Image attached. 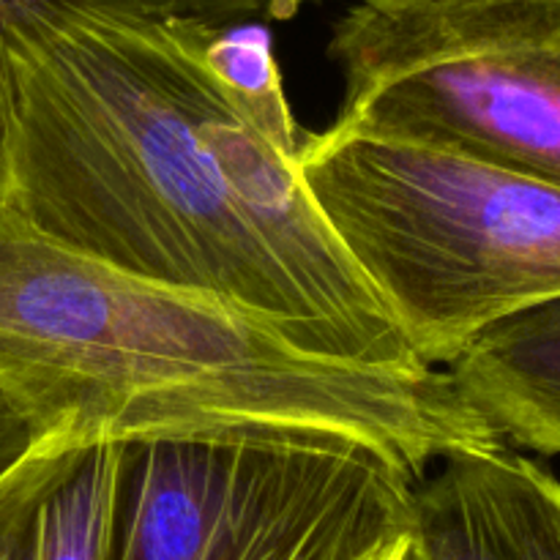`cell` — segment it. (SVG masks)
I'll use <instances>...</instances> for the list:
<instances>
[{"label":"cell","mask_w":560,"mask_h":560,"mask_svg":"<svg viewBox=\"0 0 560 560\" xmlns=\"http://www.w3.org/2000/svg\"><path fill=\"white\" fill-rule=\"evenodd\" d=\"M443 372L498 438L560 457V299L481 331Z\"/></svg>","instance_id":"obj_8"},{"label":"cell","mask_w":560,"mask_h":560,"mask_svg":"<svg viewBox=\"0 0 560 560\" xmlns=\"http://www.w3.org/2000/svg\"><path fill=\"white\" fill-rule=\"evenodd\" d=\"M405 545H408V541H405ZM405 545H402V547H405ZM402 547H399V550H397V552H394V556H388L386 560H399V552H402Z\"/></svg>","instance_id":"obj_12"},{"label":"cell","mask_w":560,"mask_h":560,"mask_svg":"<svg viewBox=\"0 0 560 560\" xmlns=\"http://www.w3.org/2000/svg\"><path fill=\"white\" fill-rule=\"evenodd\" d=\"M120 441L55 432L0 476V560H107Z\"/></svg>","instance_id":"obj_7"},{"label":"cell","mask_w":560,"mask_h":560,"mask_svg":"<svg viewBox=\"0 0 560 560\" xmlns=\"http://www.w3.org/2000/svg\"><path fill=\"white\" fill-rule=\"evenodd\" d=\"M399 560H421L419 552H416L413 541H410V539H408V545L402 547V552H399Z\"/></svg>","instance_id":"obj_11"},{"label":"cell","mask_w":560,"mask_h":560,"mask_svg":"<svg viewBox=\"0 0 560 560\" xmlns=\"http://www.w3.org/2000/svg\"><path fill=\"white\" fill-rule=\"evenodd\" d=\"M334 124L560 186V0H353Z\"/></svg>","instance_id":"obj_5"},{"label":"cell","mask_w":560,"mask_h":560,"mask_svg":"<svg viewBox=\"0 0 560 560\" xmlns=\"http://www.w3.org/2000/svg\"><path fill=\"white\" fill-rule=\"evenodd\" d=\"M416 476L326 432L120 441L107 560H386L410 539Z\"/></svg>","instance_id":"obj_4"},{"label":"cell","mask_w":560,"mask_h":560,"mask_svg":"<svg viewBox=\"0 0 560 560\" xmlns=\"http://www.w3.org/2000/svg\"><path fill=\"white\" fill-rule=\"evenodd\" d=\"M421 560H560V479L501 446L465 448L413 485Z\"/></svg>","instance_id":"obj_6"},{"label":"cell","mask_w":560,"mask_h":560,"mask_svg":"<svg viewBox=\"0 0 560 560\" xmlns=\"http://www.w3.org/2000/svg\"><path fill=\"white\" fill-rule=\"evenodd\" d=\"M36 3H60V0H0V16H9ZM63 3L118 5V9L164 16V20H191L213 27H233L252 25V22L255 25L288 22L323 0H63Z\"/></svg>","instance_id":"obj_9"},{"label":"cell","mask_w":560,"mask_h":560,"mask_svg":"<svg viewBox=\"0 0 560 560\" xmlns=\"http://www.w3.org/2000/svg\"><path fill=\"white\" fill-rule=\"evenodd\" d=\"M299 170L430 370L495 323L560 299V186L339 124L301 137Z\"/></svg>","instance_id":"obj_3"},{"label":"cell","mask_w":560,"mask_h":560,"mask_svg":"<svg viewBox=\"0 0 560 560\" xmlns=\"http://www.w3.org/2000/svg\"><path fill=\"white\" fill-rule=\"evenodd\" d=\"M0 392L38 438L326 432L416 479L454 452L501 446L443 370L310 353L233 301L80 255L3 202Z\"/></svg>","instance_id":"obj_2"},{"label":"cell","mask_w":560,"mask_h":560,"mask_svg":"<svg viewBox=\"0 0 560 560\" xmlns=\"http://www.w3.org/2000/svg\"><path fill=\"white\" fill-rule=\"evenodd\" d=\"M38 441L36 430L20 408L0 392V476L14 468Z\"/></svg>","instance_id":"obj_10"},{"label":"cell","mask_w":560,"mask_h":560,"mask_svg":"<svg viewBox=\"0 0 560 560\" xmlns=\"http://www.w3.org/2000/svg\"><path fill=\"white\" fill-rule=\"evenodd\" d=\"M299 145L266 25L63 0L0 16L3 206L310 353L430 370L317 211Z\"/></svg>","instance_id":"obj_1"}]
</instances>
